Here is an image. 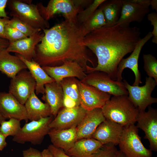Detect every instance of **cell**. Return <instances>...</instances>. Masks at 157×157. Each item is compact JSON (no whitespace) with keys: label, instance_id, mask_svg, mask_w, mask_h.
<instances>
[{"label":"cell","instance_id":"21","mask_svg":"<svg viewBox=\"0 0 157 157\" xmlns=\"http://www.w3.org/2000/svg\"><path fill=\"white\" fill-rule=\"evenodd\" d=\"M45 92L42 98L49 106L52 115L55 118L60 109L63 107V93L60 84L56 82L44 85Z\"/></svg>","mask_w":157,"mask_h":157},{"label":"cell","instance_id":"16","mask_svg":"<svg viewBox=\"0 0 157 157\" xmlns=\"http://www.w3.org/2000/svg\"><path fill=\"white\" fill-rule=\"evenodd\" d=\"M0 113L5 119L13 118L26 123L28 120L24 105L9 92L0 91Z\"/></svg>","mask_w":157,"mask_h":157},{"label":"cell","instance_id":"18","mask_svg":"<svg viewBox=\"0 0 157 157\" xmlns=\"http://www.w3.org/2000/svg\"><path fill=\"white\" fill-rule=\"evenodd\" d=\"M106 119L101 108L87 111L84 117L76 126V141L91 138L98 126Z\"/></svg>","mask_w":157,"mask_h":157},{"label":"cell","instance_id":"6","mask_svg":"<svg viewBox=\"0 0 157 157\" xmlns=\"http://www.w3.org/2000/svg\"><path fill=\"white\" fill-rule=\"evenodd\" d=\"M53 117L52 115L27 122L13 137V140L22 144L30 142L34 145L41 144L44 137L48 134L51 129L49 125Z\"/></svg>","mask_w":157,"mask_h":157},{"label":"cell","instance_id":"26","mask_svg":"<svg viewBox=\"0 0 157 157\" xmlns=\"http://www.w3.org/2000/svg\"><path fill=\"white\" fill-rule=\"evenodd\" d=\"M25 64L27 69L31 73L36 82L35 93L36 94L45 92V84L55 81L49 76L42 68L41 66L33 60L31 61L24 59L20 55L16 53Z\"/></svg>","mask_w":157,"mask_h":157},{"label":"cell","instance_id":"32","mask_svg":"<svg viewBox=\"0 0 157 157\" xmlns=\"http://www.w3.org/2000/svg\"><path fill=\"white\" fill-rule=\"evenodd\" d=\"M144 69L148 77L153 78L157 82V60L151 54H144Z\"/></svg>","mask_w":157,"mask_h":157},{"label":"cell","instance_id":"23","mask_svg":"<svg viewBox=\"0 0 157 157\" xmlns=\"http://www.w3.org/2000/svg\"><path fill=\"white\" fill-rule=\"evenodd\" d=\"M27 69L25 64L18 56L11 55L6 49L0 52V71L8 77L13 78L20 72Z\"/></svg>","mask_w":157,"mask_h":157},{"label":"cell","instance_id":"10","mask_svg":"<svg viewBox=\"0 0 157 157\" xmlns=\"http://www.w3.org/2000/svg\"><path fill=\"white\" fill-rule=\"evenodd\" d=\"M35 81L31 73L24 69L11 78L8 92L24 105L32 92L35 91Z\"/></svg>","mask_w":157,"mask_h":157},{"label":"cell","instance_id":"7","mask_svg":"<svg viewBox=\"0 0 157 157\" xmlns=\"http://www.w3.org/2000/svg\"><path fill=\"white\" fill-rule=\"evenodd\" d=\"M135 124L124 127L118 144L120 151L125 157H152V151L143 144Z\"/></svg>","mask_w":157,"mask_h":157},{"label":"cell","instance_id":"38","mask_svg":"<svg viewBox=\"0 0 157 157\" xmlns=\"http://www.w3.org/2000/svg\"><path fill=\"white\" fill-rule=\"evenodd\" d=\"M23 157H41V152L34 148L30 147L22 151Z\"/></svg>","mask_w":157,"mask_h":157},{"label":"cell","instance_id":"46","mask_svg":"<svg viewBox=\"0 0 157 157\" xmlns=\"http://www.w3.org/2000/svg\"><path fill=\"white\" fill-rule=\"evenodd\" d=\"M117 157H125L123 154L119 150V153Z\"/></svg>","mask_w":157,"mask_h":157},{"label":"cell","instance_id":"41","mask_svg":"<svg viewBox=\"0 0 157 157\" xmlns=\"http://www.w3.org/2000/svg\"><path fill=\"white\" fill-rule=\"evenodd\" d=\"M130 1L141 6L147 7H149L150 5L151 1V0H130Z\"/></svg>","mask_w":157,"mask_h":157},{"label":"cell","instance_id":"1","mask_svg":"<svg viewBox=\"0 0 157 157\" xmlns=\"http://www.w3.org/2000/svg\"><path fill=\"white\" fill-rule=\"evenodd\" d=\"M44 35L36 46L33 60L41 67H56L66 60L78 63L86 71L87 63L94 67L84 42L83 24L65 20L51 28L42 29Z\"/></svg>","mask_w":157,"mask_h":157},{"label":"cell","instance_id":"9","mask_svg":"<svg viewBox=\"0 0 157 157\" xmlns=\"http://www.w3.org/2000/svg\"><path fill=\"white\" fill-rule=\"evenodd\" d=\"M80 81L113 96L129 94L122 81L113 80L103 72L96 71L89 73Z\"/></svg>","mask_w":157,"mask_h":157},{"label":"cell","instance_id":"39","mask_svg":"<svg viewBox=\"0 0 157 157\" xmlns=\"http://www.w3.org/2000/svg\"><path fill=\"white\" fill-rule=\"evenodd\" d=\"M9 18L0 17V37L5 39L6 37L4 33L5 28Z\"/></svg>","mask_w":157,"mask_h":157},{"label":"cell","instance_id":"45","mask_svg":"<svg viewBox=\"0 0 157 157\" xmlns=\"http://www.w3.org/2000/svg\"><path fill=\"white\" fill-rule=\"evenodd\" d=\"M150 5L152 9L157 11V0H151Z\"/></svg>","mask_w":157,"mask_h":157},{"label":"cell","instance_id":"30","mask_svg":"<svg viewBox=\"0 0 157 157\" xmlns=\"http://www.w3.org/2000/svg\"><path fill=\"white\" fill-rule=\"evenodd\" d=\"M20 121L13 118L8 121L3 120L0 124V131L6 137L14 136L19 132L21 127Z\"/></svg>","mask_w":157,"mask_h":157},{"label":"cell","instance_id":"37","mask_svg":"<svg viewBox=\"0 0 157 157\" xmlns=\"http://www.w3.org/2000/svg\"><path fill=\"white\" fill-rule=\"evenodd\" d=\"M48 148L55 157H73L67 155L63 149L57 147L52 144L49 145Z\"/></svg>","mask_w":157,"mask_h":157},{"label":"cell","instance_id":"12","mask_svg":"<svg viewBox=\"0 0 157 157\" xmlns=\"http://www.w3.org/2000/svg\"><path fill=\"white\" fill-rule=\"evenodd\" d=\"M136 126L145 133L144 138L149 143L150 149L157 151V110L150 106L148 110L139 112L137 117Z\"/></svg>","mask_w":157,"mask_h":157},{"label":"cell","instance_id":"35","mask_svg":"<svg viewBox=\"0 0 157 157\" xmlns=\"http://www.w3.org/2000/svg\"><path fill=\"white\" fill-rule=\"evenodd\" d=\"M5 35L6 39L11 43L27 37L18 30L7 24L5 26Z\"/></svg>","mask_w":157,"mask_h":157},{"label":"cell","instance_id":"43","mask_svg":"<svg viewBox=\"0 0 157 157\" xmlns=\"http://www.w3.org/2000/svg\"><path fill=\"white\" fill-rule=\"evenodd\" d=\"M9 44L7 40L0 37V52L3 49H6Z\"/></svg>","mask_w":157,"mask_h":157},{"label":"cell","instance_id":"33","mask_svg":"<svg viewBox=\"0 0 157 157\" xmlns=\"http://www.w3.org/2000/svg\"><path fill=\"white\" fill-rule=\"evenodd\" d=\"M105 0H94L85 10H82L78 14L77 16V22L83 24L92 15L97 8Z\"/></svg>","mask_w":157,"mask_h":157},{"label":"cell","instance_id":"28","mask_svg":"<svg viewBox=\"0 0 157 157\" xmlns=\"http://www.w3.org/2000/svg\"><path fill=\"white\" fill-rule=\"evenodd\" d=\"M100 8L102 9L108 26L115 24L121 15L122 6V0H105Z\"/></svg>","mask_w":157,"mask_h":157},{"label":"cell","instance_id":"42","mask_svg":"<svg viewBox=\"0 0 157 157\" xmlns=\"http://www.w3.org/2000/svg\"><path fill=\"white\" fill-rule=\"evenodd\" d=\"M6 137L0 131V151H2L7 145Z\"/></svg>","mask_w":157,"mask_h":157},{"label":"cell","instance_id":"17","mask_svg":"<svg viewBox=\"0 0 157 157\" xmlns=\"http://www.w3.org/2000/svg\"><path fill=\"white\" fill-rule=\"evenodd\" d=\"M124 127L110 120L106 119L97 127L91 138L103 144L112 143L119 144L122 134Z\"/></svg>","mask_w":157,"mask_h":157},{"label":"cell","instance_id":"48","mask_svg":"<svg viewBox=\"0 0 157 157\" xmlns=\"http://www.w3.org/2000/svg\"><path fill=\"white\" fill-rule=\"evenodd\" d=\"M156 157H157V156Z\"/></svg>","mask_w":157,"mask_h":157},{"label":"cell","instance_id":"29","mask_svg":"<svg viewBox=\"0 0 157 157\" xmlns=\"http://www.w3.org/2000/svg\"><path fill=\"white\" fill-rule=\"evenodd\" d=\"M86 35L90 32L106 25L102 9H97L89 19L83 24Z\"/></svg>","mask_w":157,"mask_h":157},{"label":"cell","instance_id":"2","mask_svg":"<svg viewBox=\"0 0 157 157\" xmlns=\"http://www.w3.org/2000/svg\"><path fill=\"white\" fill-rule=\"evenodd\" d=\"M141 34L139 28L116 24L105 26L87 34L84 44L95 54L98 61L95 67L87 66L86 73L102 72L116 81L119 63L125 55L133 51L141 38Z\"/></svg>","mask_w":157,"mask_h":157},{"label":"cell","instance_id":"27","mask_svg":"<svg viewBox=\"0 0 157 157\" xmlns=\"http://www.w3.org/2000/svg\"><path fill=\"white\" fill-rule=\"evenodd\" d=\"M102 145L94 138H83L76 140L70 149L64 151L73 157H91Z\"/></svg>","mask_w":157,"mask_h":157},{"label":"cell","instance_id":"25","mask_svg":"<svg viewBox=\"0 0 157 157\" xmlns=\"http://www.w3.org/2000/svg\"><path fill=\"white\" fill-rule=\"evenodd\" d=\"M36 94L35 91L33 92L24 104L28 119L31 121L52 115L49 105L42 102Z\"/></svg>","mask_w":157,"mask_h":157},{"label":"cell","instance_id":"47","mask_svg":"<svg viewBox=\"0 0 157 157\" xmlns=\"http://www.w3.org/2000/svg\"><path fill=\"white\" fill-rule=\"evenodd\" d=\"M5 120L6 119L2 116L0 113V124L3 120Z\"/></svg>","mask_w":157,"mask_h":157},{"label":"cell","instance_id":"36","mask_svg":"<svg viewBox=\"0 0 157 157\" xmlns=\"http://www.w3.org/2000/svg\"><path fill=\"white\" fill-rule=\"evenodd\" d=\"M147 19L153 26L151 32L153 35L152 41L153 43L157 44V14L155 12L149 13L147 15Z\"/></svg>","mask_w":157,"mask_h":157},{"label":"cell","instance_id":"34","mask_svg":"<svg viewBox=\"0 0 157 157\" xmlns=\"http://www.w3.org/2000/svg\"><path fill=\"white\" fill-rule=\"evenodd\" d=\"M112 143L103 144L91 157H117L119 151Z\"/></svg>","mask_w":157,"mask_h":157},{"label":"cell","instance_id":"5","mask_svg":"<svg viewBox=\"0 0 157 157\" xmlns=\"http://www.w3.org/2000/svg\"><path fill=\"white\" fill-rule=\"evenodd\" d=\"M29 1L8 0L7 5L11 10L10 15L18 18L35 28H48L49 23L41 15L37 5L31 3V1Z\"/></svg>","mask_w":157,"mask_h":157},{"label":"cell","instance_id":"31","mask_svg":"<svg viewBox=\"0 0 157 157\" xmlns=\"http://www.w3.org/2000/svg\"><path fill=\"white\" fill-rule=\"evenodd\" d=\"M7 24L16 28L27 37H30L42 30L40 29L34 28L26 23L15 17H13L12 19H9Z\"/></svg>","mask_w":157,"mask_h":157},{"label":"cell","instance_id":"24","mask_svg":"<svg viewBox=\"0 0 157 157\" xmlns=\"http://www.w3.org/2000/svg\"><path fill=\"white\" fill-rule=\"evenodd\" d=\"M79 81L75 77H68L60 82L63 93V107L72 108L80 106Z\"/></svg>","mask_w":157,"mask_h":157},{"label":"cell","instance_id":"4","mask_svg":"<svg viewBox=\"0 0 157 157\" xmlns=\"http://www.w3.org/2000/svg\"><path fill=\"white\" fill-rule=\"evenodd\" d=\"M85 1L71 0H51L46 6L41 3L37 5L42 17L48 21L56 14H62L66 20L69 22L76 24L77 16L82 10L81 5Z\"/></svg>","mask_w":157,"mask_h":157},{"label":"cell","instance_id":"13","mask_svg":"<svg viewBox=\"0 0 157 157\" xmlns=\"http://www.w3.org/2000/svg\"><path fill=\"white\" fill-rule=\"evenodd\" d=\"M151 32H149L138 41L131 55L128 57L123 58L118 66L116 73V81L122 82L123 78L122 74L125 68L131 69L134 72L135 79L133 85L138 86L142 83L141 81V74L138 68V60L141 49L144 45L152 37Z\"/></svg>","mask_w":157,"mask_h":157},{"label":"cell","instance_id":"44","mask_svg":"<svg viewBox=\"0 0 157 157\" xmlns=\"http://www.w3.org/2000/svg\"><path fill=\"white\" fill-rule=\"evenodd\" d=\"M41 157H55L48 148L44 149L41 152Z\"/></svg>","mask_w":157,"mask_h":157},{"label":"cell","instance_id":"22","mask_svg":"<svg viewBox=\"0 0 157 157\" xmlns=\"http://www.w3.org/2000/svg\"><path fill=\"white\" fill-rule=\"evenodd\" d=\"M76 127L65 129H51L48 135L52 144L64 151L69 150L76 141Z\"/></svg>","mask_w":157,"mask_h":157},{"label":"cell","instance_id":"19","mask_svg":"<svg viewBox=\"0 0 157 157\" xmlns=\"http://www.w3.org/2000/svg\"><path fill=\"white\" fill-rule=\"evenodd\" d=\"M122 2L120 16L116 25L128 27L132 22L140 23L150 11L149 7L141 6L130 0H122Z\"/></svg>","mask_w":157,"mask_h":157},{"label":"cell","instance_id":"8","mask_svg":"<svg viewBox=\"0 0 157 157\" xmlns=\"http://www.w3.org/2000/svg\"><path fill=\"white\" fill-rule=\"evenodd\" d=\"M122 82L128 92L129 99L139 112L145 111L147 107L157 102V98L151 96L157 85V82L153 78L146 77L145 84L142 86L131 85L125 80Z\"/></svg>","mask_w":157,"mask_h":157},{"label":"cell","instance_id":"15","mask_svg":"<svg viewBox=\"0 0 157 157\" xmlns=\"http://www.w3.org/2000/svg\"><path fill=\"white\" fill-rule=\"evenodd\" d=\"M86 110L81 106L72 108L63 107L50 124L51 129H65L77 126L85 115Z\"/></svg>","mask_w":157,"mask_h":157},{"label":"cell","instance_id":"40","mask_svg":"<svg viewBox=\"0 0 157 157\" xmlns=\"http://www.w3.org/2000/svg\"><path fill=\"white\" fill-rule=\"evenodd\" d=\"M8 0H0V17L9 18L7 16L5 8L7 5Z\"/></svg>","mask_w":157,"mask_h":157},{"label":"cell","instance_id":"11","mask_svg":"<svg viewBox=\"0 0 157 157\" xmlns=\"http://www.w3.org/2000/svg\"><path fill=\"white\" fill-rule=\"evenodd\" d=\"M78 86L80 106L86 111L96 108H102L111 98L110 94L80 81H78Z\"/></svg>","mask_w":157,"mask_h":157},{"label":"cell","instance_id":"14","mask_svg":"<svg viewBox=\"0 0 157 157\" xmlns=\"http://www.w3.org/2000/svg\"><path fill=\"white\" fill-rule=\"evenodd\" d=\"M42 67L49 76L58 84L66 78L75 77L81 81L87 75L83 67L78 63L72 60L65 61L59 66Z\"/></svg>","mask_w":157,"mask_h":157},{"label":"cell","instance_id":"20","mask_svg":"<svg viewBox=\"0 0 157 157\" xmlns=\"http://www.w3.org/2000/svg\"><path fill=\"white\" fill-rule=\"evenodd\" d=\"M44 35L41 31L38 32L30 37L10 43L6 49L9 52H15L31 61L34 56L36 47L41 41Z\"/></svg>","mask_w":157,"mask_h":157},{"label":"cell","instance_id":"3","mask_svg":"<svg viewBox=\"0 0 157 157\" xmlns=\"http://www.w3.org/2000/svg\"><path fill=\"white\" fill-rule=\"evenodd\" d=\"M101 109L106 119L123 127L135 124L139 113L127 95L113 96L106 102Z\"/></svg>","mask_w":157,"mask_h":157}]
</instances>
